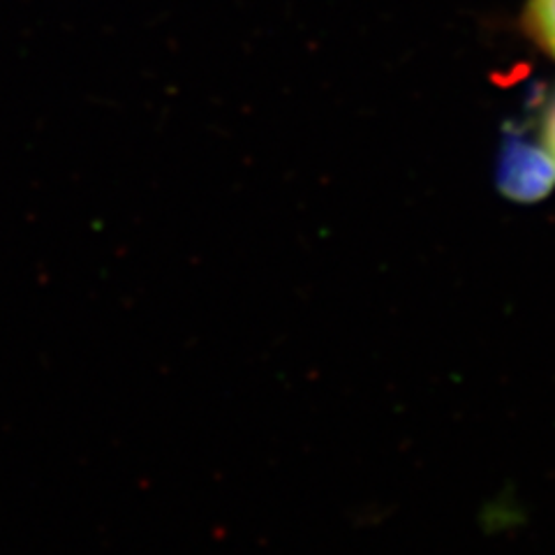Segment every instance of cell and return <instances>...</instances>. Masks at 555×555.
Wrapping results in <instances>:
<instances>
[{
  "label": "cell",
  "instance_id": "2",
  "mask_svg": "<svg viewBox=\"0 0 555 555\" xmlns=\"http://www.w3.org/2000/svg\"><path fill=\"white\" fill-rule=\"evenodd\" d=\"M518 30L537 51L555 61V0H524Z\"/></svg>",
  "mask_w": 555,
  "mask_h": 555
},
{
  "label": "cell",
  "instance_id": "3",
  "mask_svg": "<svg viewBox=\"0 0 555 555\" xmlns=\"http://www.w3.org/2000/svg\"><path fill=\"white\" fill-rule=\"evenodd\" d=\"M540 144L555 165V91L544 100L540 114Z\"/></svg>",
  "mask_w": 555,
  "mask_h": 555
},
{
  "label": "cell",
  "instance_id": "1",
  "mask_svg": "<svg viewBox=\"0 0 555 555\" xmlns=\"http://www.w3.org/2000/svg\"><path fill=\"white\" fill-rule=\"evenodd\" d=\"M555 183V165L540 142L507 130L498 158V185L518 202L542 199Z\"/></svg>",
  "mask_w": 555,
  "mask_h": 555
}]
</instances>
